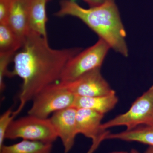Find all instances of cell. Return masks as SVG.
Segmentation results:
<instances>
[{"mask_svg":"<svg viewBox=\"0 0 153 153\" xmlns=\"http://www.w3.org/2000/svg\"><path fill=\"white\" fill-rule=\"evenodd\" d=\"M16 53L14 52H0V90L2 92L5 88L4 78L10 76V72L8 66Z\"/></svg>","mask_w":153,"mask_h":153,"instance_id":"16","label":"cell"},{"mask_svg":"<svg viewBox=\"0 0 153 153\" xmlns=\"http://www.w3.org/2000/svg\"><path fill=\"white\" fill-rule=\"evenodd\" d=\"M48 0H31L29 15L30 33L47 38L46 4Z\"/></svg>","mask_w":153,"mask_h":153,"instance_id":"13","label":"cell"},{"mask_svg":"<svg viewBox=\"0 0 153 153\" xmlns=\"http://www.w3.org/2000/svg\"><path fill=\"white\" fill-rule=\"evenodd\" d=\"M105 140L137 142L153 146V123L138 126L117 133H109L105 136Z\"/></svg>","mask_w":153,"mask_h":153,"instance_id":"12","label":"cell"},{"mask_svg":"<svg viewBox=\"0 0 153 153\" xmlns=\"http://www.w3.org/2000/svg\"><path fill=\"white\" fill-rule=\"evenodd\" d=\"M110 49L106 42L99 39L95 44L80 51L68 61L59 82H70L87 72L101 68Z\"/></svg>","mask_w":153,"mask_h":153,"instance_id":"5","label":"cell"},{"mask_svg":"<svg viewBox=\"0 0 153 153\" xmlns=\"http://www.w3.org/2000/svg\"><path fill=\"white\" fill-rule=\"evenodd\" d=\"M145 153H153V146H149Z\"/></svg>","mask_w":153,"mask_h":153,"instance_id":"20","label":"cell"},{"mask_svg":"<svg viewBox=\"0 0 153 153\" xmlns=\"http://www.w3.org/2000/svg\"><path fill=\"white\" fill-rule=\"evenodd\" d=\"M23 43L7 23H0V52L16 53Z\"/></svg>","mask_w":153,"mask_h":153,"instance_id":"15","label":"cell"},{"mask_svg":"<svg viewBox=\"0 0 153 153\" xmlns=\"http://www.w3.org/2000/svg\"><path fill=\"white\" fill-rule=\"evenodd\" d=\"M116 92L107 95L94 97L75 96L73 107L86 108L105 114L109 112L118 102Z\"/></svg>","mask_w":153,"mask_h":153,"instance_id":"11","label":"cell"},{"mask_svg":"<svg viewBox=\"0 0 153 153\" xmlns=\"http://www.w3.org/2000/svg\"><path fill=\"white\" fill-rule=\"evenodd\" d=\"M12 0H0V23H7Z\"/></svg>","mask_w":153,"mask_h":153,"instance_id":"18","label":"cell"},{"mask_svg":"<svg viewBox=\"0 0 153 153\" xmlns=\"http://www.w3.org/2000/svg\"><path fill=\"white\" fill-rule=\"evenodd\" d=\"M76 109L73 107L54 113L49 118L53 128L60 138L64 148V153L71 150L78 134L76 130Z\"/></svg>","mask_w":153,"mask_h":153,"instance_id":"9","label":"cell"},{"mask_svg":"<svg viewBox=\"0 0 153 153\" xmlns=\"http://www.w3.org/2000/svg\"><path fill=\"white\" fill-rule=\"evenodd\" d=\"M60 82L75 96H98L115 92L102 76L101 68L87 72L73 81Z\"/></svg>","mask_w":153,"mask_h":153,"instance_id":"7","label":"cell"},{"mask_svg":"<svg viewBox=\"0 0 153 153\" xmlns=\"http://www.w3.org/2000/svg\"><path fill=\"white\" fill-rule=\"evenodd\" d=\"M153 123V85L138 97L126 112L102 123V128L108 129L125 126L130 129L142 125Z\"/></svg>","mask_w":153,"mask_h":153,"instance_id":"6","label":"cell"},{"mask_svg":"<svg viewBox=\"0 0 153 153\" xmlns=\"http://www.w3.org/2000/svg\"><path fill=\"white\" fill-rule=\"evenodd\" d=\"M130 153H140L139 152H138L137 150L134 149H133L131 151Z\"/></svg>","mask_w":153,"mask_h":153,"instance_id":"21","label":"cell"},{"mask_svg":"<svg viewBox=\"0 0 153 153\" xmlns=\"http://www.w3.org/2000/svg\"><path fill=\"white\" fill-rule=\"evenodd\" d=\"M15 116L12 108H9L0 117V149L4 145L6 133Z\"/></svg>","mask_w":153,"mask_h":153,"instance_id":"17","label":"cell"},{"mask_svg":"<svg viewBox=\"0 0 153 153\" xmlns=\"http://www.w3.org/2000/svg\"><path fill=\"white\" fill-rule=\"evenodd\" d=\"M58 138L51 121L31 115L13 120L6 134V139L35 141L52 143Z\"/></svg>","mask_w":153,"mask_h":153,"instance_id":"4","label":"cell"},{"mask_svg":"<svg viewBox=\"0 0 153 153\" xmlns=\"http://www.w3.org/2000/svg\"><path fill=\"white\" fill-rule=\"evenodd\" d=\"M49 0H48V1ZM87 3L90 7H97L104 3L106 0H83Z\"/></svg>","mask_w":153,"mask_h":153,"instance_id":"19","label":"cell"},{"mask_svg":"<svg viewBox=\"0 0 153 153\" xmlns=\"http://www.w3.org/2000/svg\"><path fill=\"white\" fill-rule=\"evenodd\" d=\"M87 153H91L89 152H88H88Z\"/></svg>","mask_w":153,"mask_h":153,"instance_id":"23","label":"cell"},{"mask_svg":"<svg viewBox=\"0 0 153 153\" xmlns=\"http://www.w3.org/2000/svg\"><path fill=\"white\" fill-rule=\"evenodd\" d=\"M52 144L23 140L14 144L4 145L0 149L1 153H51Z\"/></svg>","mask_w":153,"mask_h":153,"instance_id":"14","label":"cell"},{"mask_svg":"<svg viewBox=\"0 0 153 153\" xmlns=\"http://www.w3.org/2000/svg\"><path fill=\"white\" fill-rule=\"evenodd\" d=\"M55 16L76 17L104 41L111 49L125 57L128 56L126 33L115 0H106L100 5L85 9L74 0H61Z\"/></svg>","mask_w":153,"mask_h":153,"instance_id":"2","label":"cell"},{"mask_svg":"<svg viewBox=\"0 0 153 153\" xmlns=\"http://www.w3.org/2000/svg\"><path fill=\"white\" fill-rule=\"evenodd\" d=\"M110 153H128L126 152H124V151H118V152H114Z\"/></svg>","mask_w":153,"mask_h":153,"instance_id":"22","label":"cell"},{"mask_svg":"<svg viewBox=\"0 0 153 153\" xmlns=\"http://www.w3.org/2000/svg\"><path fill=\"white\" fill-rule=\"evenodd\" d=\"M30 2L31 0H12L7 22L23 42L30 33Z\"/></svg>","mask_w":153,"mask_h":153,"instance_id":"10","label":"cell"},{"mask_svg":"<svg viewBox=\"0 0 153 153\" xmlns=\"http://www.w3.org/2000/svg\"><path fill=\"white\" fill-rule=\"evenodd\" d=\"M82 50L79 47L53 49L47 38L29 33L14 55L13 70L10 72V77L17 76L23 80L20 103L14 115L19 114L41 90L59 81L68 61Z\"/></svg>","mask_w":153,"mask_h":153,"instance_id":"1","label":"cell"},{"mask_svg":"<svg viewBox=\"0 0 153 153\" xmlns=\"http://www.w3.org/2000/svg\"><path fill=\"white\" fill-rule=\"evenodd\" d=\"M75 97L61 82H55L45 87L34 97L28 114L49 118L54 113L72 107Z\"/></svg>","mask_w":153,"mask_h":153,"instance_id":"3","label":"cell"},{"mask_svg":"<svg viewBox=\"0 0 153 153\" xmlns=\"http://www.w3.org/2000/svg\"><path fill=\"white\" fill-rule=\"evenodd\" d=\"M104 115L86 108L76 109V123L77 134L92 140L91 146L97 149L109 132L101 127Z\"/></svg>","mask_w":153,"mask_h":153,"instance_id":"8","label":"cell"}]
</instances>
